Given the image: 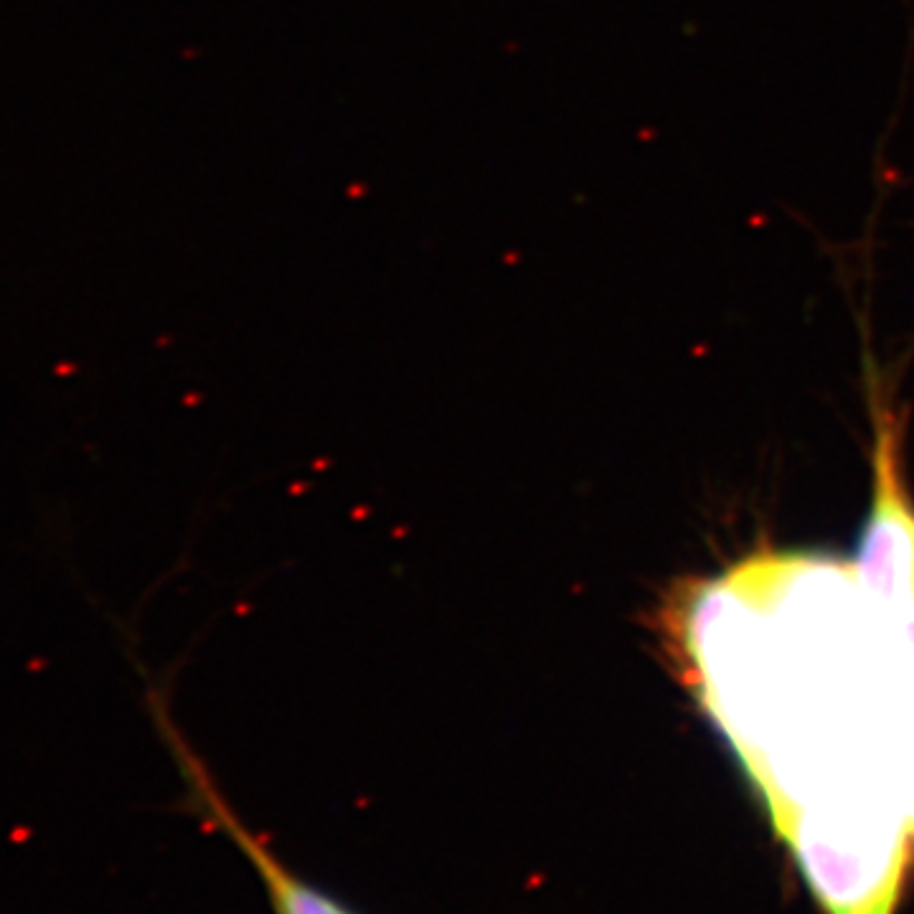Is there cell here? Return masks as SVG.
Segmentation results:
<instances>
[{
	"label": "cell",
	"mask_w": 914,
	"mask_h": 914,
	"mask_svg": "<svg viewBox=\"0 0 914 914\" xmlns=\"http://www.w3.org/2000/svg\"><path fill=\"white\" fill-rule=\"evenodd\" d=\"M145 707L150 714L155 732L170 749V757L178 767L180 780L186 787V808L221 831L242 851L246 861L252 863L255 874L265 884V894L270 901L272 914H361L351 904L333 897L331 891L315 887L313 881L295 874L249 825L236 815L229 800L221 795L219 785L207 770V765L188 745V739L180 735L178 724L170 714L166 688L148 683L145 691Z\"/></svg>",
	"instance_id": "obj_1"
},
{
	"label": "cell",
	"mask_w": 914,
	"mask_h": 914,
	"mask_svg": "<svg viewBox=\"0 0 914 914\" xmlns=\"http://www.w3.org/2000/svg\"><path fill=\"white\" fill-rule=\"evenodd\" d=\"M874 467V505L859 546L856 580L891 630L901 632L914 660V511L901 490L891 429L879 432Z\"/></svg>",
	"instance_id": "obj_2"
}]
</instances>
